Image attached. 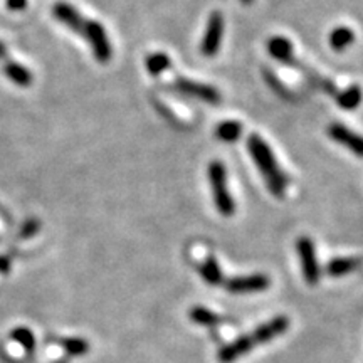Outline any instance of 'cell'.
Here are the masks:
<instances>
[{
	"label": "cell",
	"mask_w": 363,
	"mask_h": 363,
	"mask_svg": "<svg viewBox=\"0 0 363 363\" xmlns=\"http://www.w3.org/2000/svg\"><path fill=\"white\" fill-rule=\"evenodd\" d=\"M247 148L254 163H256L257 169L261 170L262 177H264L269 192L272 195H276V197H284L286 187H288V180H286L283 170L278 167V162H276V158L272 155L271 148L267 147V143L259 135L254 133L249 136Z\"/></svg>",
	"instance_id": "cell-1"
},
{
	"label": "cell",
	"mask_w": 363,
	"mask_h": 363,
	"mask_svg": "<svg viewBox=\"0 0 363 363\" xmlns=\"http://www.w3.org/2000/svg\"><path fill=\"white\" fill-rule=\"evenodd\" d=\"M208 182H211L212 195L217 211L224 217H230L235 211V203L229 189H227V172L219 160L211 162L208 165Z\"/></svg>",
	"instance_id": "cell-2"
},
{
	"label": "cell",
	"mask_w": 363,
	"mask_h": 363,
	"mask_svg": "<svg viewBox=\"0 0 363 363\" xmlns=\"http://www.w3.org/2000/svg\"><path fill=\"white\" fill-rule=\"evenodd\" d=\"M84 38L88 39V43L93 49V56L96 57L99 62H108L111 59L113 49L108 39L106 33H104V27L96 21H88L84 27Z\"/></svg>",
	"instance_id": "cell-3"
},
{
	"label": "cell",
	"mask_w": 363,
	"mask_h": 363,
	"mask_svg": "<svg viewBox=\"0 0 363 363\" xmlns=\"http://www.w3.org/2000/svg\"><path fill=\"white\" fill-rule=\"evenodd\" d=\"M222 35H224V17L220 12H212L208 17L206 34H203L201 52L206 57H214L220 49Z\"/></svg>",
	"instance_id": "cell-4"
},
{
	"label": "cell",
	"mask_w": 363,
	"mask_h": 363,
	"mask_svg": "<svg viewBox=\"0 0 363 363\" xmlns=\"http://www.w3.org/2000/svg\"><path fill=\"white\" fill-rule=\"evenodd\" d=\"M296 247H298L299 259H301L305 281L310 286L318 284V281H320V266H318V261H316L315 244H313V240L310 238H299Z\"/></svg>",
	"instance_id": "cell-5"
},
{
	"label": "cell",
	"mask_w": 363,
	"mask_h": 363,
	"mask_svg": "<svg viewBox=\"0 0 363 363\" xmlns=\"http://www.w3.org/2000/svg\"><path fill=\"white\" fill-rule=\"evenodd\" d=\"M175 89L180 91L185 96L201 99L208 104H217L220 103V93L216 88L208 84L197 83V81L187 79V78H179L175 81Z\"/></svg>",
	"instance_id": "cell-6"
},
{
	"label": "cell",
	"mask_w": 363,
	"mask_h": 363,
	"mask_svg": "<svg viewBox=\"0 0 363 363\" xmlns=\"http://www.w3.org/2000/svg\"><path fill=\"white\" fill-rule=\"evenodd\" d=\"M225 289L233 294H242V293H257L264 291L271 286V281L266 274H249V276H238V278L227 279Z\"/></svg>",
	"instance_id": "cell-7"
},
{
	"label": "cell",
	"mask_w": 363,
	"mask_h": 363,
	"mask_svg": "<svg viewBox=\"0 0 363 363\" xmlns=\"http://www.w3.org/2000/svg\"><path fill=\"white\" fill-rule=\"evenodd\" d=\"M328 135L331 140L343 145L345 148L350 150L357 157H363V136L357 135L355 131H352L350 128L340 123H333L328 126Z\"/></svg>",
	"instance_id": "cell-8"
},
{
	"label": "cell",
	"mask_w": 363,
	"mask_h": 363,
	"mask_svg": "<svg viewBox=\"0 0 363 363\" xmlns=\"http://www.w3.org/2000/svg\"><path fill=\"white\" fill-rule=\"evenodd\" d=\"M52 16L56 17L61 24H65L67 29L74 30V33L79 35H84V27L88 21L81 16L78 9H74L66 2H57L56 6L52 7Z\"/></svg>",
	"instance_id": "cell-9"
},
{
	"label": "cell",
	"mask_w": 363,
	"mask_h": 363,
	"mask_svg": "<svg viewBox=\"0 0 363 363\" xmlns=\"http://www.w3.org/2000/svg\"><path fill=\"white\" fill-rule=\"evenodd\" d=\"M288 326H289L288 318L276 316L272 318V320L266 321V323H262L261 326H257V328L251 333V338L254 345L267 343L271 342V340H274L276 337H279V335H283L284 331L288 330Z\"/></svg>",
	"instance_id": "cell-10"
},
{
	"label": "cell",
	"mask_w": 363,
	"mask_h": 363,
	"mask_svg": "<svg viewBox=\"0 0 363 363\" xmlns=\"http://www.w3.org/2000/svg\"><path fill=\"white\" fill-rule=\"evenodd\" d=\"M252 347H256V345H254L251 335H244V337H239L238 340H234L233 343L222 348V350L219 352V362L220 363H230V362L238 360L239 357L246 355V353L251 352Z\"/></svg>",
	"instance_id": "cell-11"
},
{
	"label": "cell",
	"mask_w": 363,
	"mask_h": 363,
	"mask_svg": "<svg viewBox=\"0 0 363 363\" xmlns=\"http://www.w3.org/2000/svg\"><path fill=\"white\" fill-rule=\"evenodd\" d=\"M267 52L283 65H296L293 57V45L283 35H274L267 40Z\"/></svg>",
	"instance_id": "cell-12"
},
{
	"label": "cell",
	"mask_w": 363,
	"mask_h": 363,
	"mask_svg": "<svg viewBox=\"0 0 363 363\" xmlns=\"http://www.w3.org/2000/svg\"><path fill=\"white\" fill-rule=\"evenodd\" d=\"M4 74L12 81L13 84L21 86V88H27V86L33 84V72L27 69L26 66L19 65V62L7 61L4 65Z\"/></svg>",
	"instance_id": "cell-13"
},
{
	"label": "cell",
	"mask_w": 363,
	"mask_h": 363,
	"mask_svg": "<svg viewBox=\"0 0 363 363\" xmlns=\"http://www.w3.org/2000/svg\"><path fill=\"white\" fill-rule=\"evenodd\" d=\"M362 264L360 257H335L326 264V272L333 278H340V276L350 274V272L357 271Z\"/></svg>",
	"instance_id": "cell-14"
},
{
	"label": "cell",
	"mask_w": 363,
	"mask_h": 363,
	"mask_svg": "<svg viewBox=\"0 0 363 363\" xmlns=\"http://www.w3.org/2000/svg\"><path fill=\"white\" fill-rule=\"evenodd\" d=\"M362 99H363V93L360 86L357 84L350 86V88H347L345 91H340L337 94V103L340 104V108L347 111H353L355 108L360 106Z\"/></svg>",
	"instance_id": "cell-15"
},
{
	"label": "cell",
	"mask_w": 363,
	"mask_h": 363,
	"mask_svg": "<svg viewBox=\"0 0 363 363\" xmlns=\"http://www.w3.org/2000/svg\"><path fill=\"white\" fill-rule=\"evenodd\" d=\"M353 39H355V34H353V30L350 27H345V26H340L337 29L331 30L330 34V45L333 51H345V49L348 48V45H352Z\"/></svg>",
	"instance_id": "cell-16"
},
{
	"label": "cell",
	"mask_w": 363,
	"mask_h": 363,
	"mask_svg": "<svg viewBox=\"0 0 363 363\" xmlns=\"http://www.w3.org/2000/svg\"><path fill=\"white\" fill-rule=\"evenodd\" d=\"M189 318L194 321V323L201 325V326H217L224 321V318L216 315L211 310L203 306H194L192 310L189 311Z\"/></svg>",
	"instance_id": "cell-17"
},
{
	"label": "cell",
	"mask_w": 363,
	"mask_h": 363,
	"mask_svg": "<svg viewBox=\"0 0 363 363\" xmlns=\"http://www.w3.org/2000/svg\"><path fill=\"white\" fill-rule=\"evenodd\" d=\"M216 133H217V138L222 140V142H225V143L238 142V140L240 138V133H242V125H240L239 121L225 120V121H222L219 126H217Z\"/></svg>",
	"instance_id": "cell-18"
},
{
	"label": "cell",
	"mask_w": 363,
	"mask_h": 363,
	"mask_svg": "<svg viewBox=\"0 0 363 363\" xmlns=\"http://www.w3.org/2000/svg\"><path fill=\"white\" fill-rule=\"evenodd\" d=\"M199 272H201V276L203 279H206L207 284L211 286H219L224 283V278H222V271L219 264H217V261L214 257H208V259L203 262V264L199 267Z\"/></svg>",
	"instance_id": "cell-19"
},
{
	"label": "cell",
	"mask_w": 363,
	"mask_h": 363,
	"mask_svg": "<svg viewBox=\"0 0 363 363\" xmlns=\"http://www.w3.org/2000/svg\"><path fill=\"white\" fill-rule=\"evenodd\" d=\"M145 66L152 76H158L170 67V57L165 52H153L145 59Z\"/></svg>",
	"instance_id": "cell-20"
},
{
	"label": "cell",
	"mask_w": 363,
	"mask_h": 363,
	"mask_svg": "<svg viewBox=\"0 0 363 363\" xmlns=\"http://www.w3.org/2000/svg\"><path fill=\"white\" fill-rule=\"evenodd\" d=\"M62 348L72 357L86 355L89 352V343L83 338H62L61 340Z\"/></svg>",
	"instance_id": "cell-21"
},
{
	"label": "cell",
	"mask_w": 363,
	"mask_h": 363,
	"mask_svg": "<svg viewBox=\"0 0 363 363\" xmlns=\"http://www.w3.org/2000/svg\"><path fill=\"white\" fill-rule=\"evenodd\" d=\"M11 338L13 342H17L22 348H26L27 352H33L35 347V338L34 333L29 328H16L12 331Z\"/></svg>",
	"instance_id": "cell-22"
},
{
	"label": "cell",
	"mask_w": 363,
	"mask_h": 363,
	"mask_svg": "<svg viewBox=\"0 0 363 363\" xmlns=\"http://www.w3.org/2000/svg\"><path fill=\"white\" fill-rule=\"evenodd\" d=\"M7 7L13 12L24 11V9L27 7V0H7Z\"/></svg>",
	"instance_id": "cell-23"
},
{
	"label": "cell",
	"mask_w": 363,
	"mask_h": 363,
	"mask_svg": "<svg viewBox=\"0 0 363 363\" xmlns=\"http://www.w3.org/2000/svg\"><path fill=\"white\" fill-rule=\"evenodd\" d=\"M38 229H39V224L35 220H29L27 222V224L24 225V230H22V235H27V238H29V235H33V234H35L38 233Z\"/></svg>",
	"instance_id": "cell-24"
},
{
	"label": "cell",
	"mask_w": 363,
	"mask_h": 363,
	"mask_svg": "<svg viewBox=\"0 0 363 363\" xmlns=\"http://www.w3.org/2000/svg\"><path fill=\"white\" fill-rule=\"evenodd\" d=\"M6 56H7V48H6V44L0 43V59H4Z\"/></svg>",
	"instance_id": "cell-25"
},
{
	"label": "cell",
	"mask_w": 363,
	"mask_h": 363,
	"mask_svg": "<svg viewBox=\"0 0 363 363\" xmlns=\"http://www.w3.org/2000/svg\"><path fill=\"white\" fill-rule=\"evenodd\" d=\"M240 2H242V4H246V6H249V4H251L252 0H240Z\"/></svg>",
	"instance_id": "cell-26"
}]
</instances>
